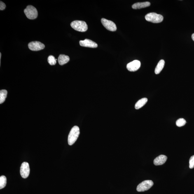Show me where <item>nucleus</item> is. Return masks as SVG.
<instances>
[{
    "label": "nucleus",
    "mask_w": 194,
    "mask_h": 194,
    "mask_svg": "<svg viewBox=\"0 0 194 194\" xmlns=\"http://www.w3.org/2000/svg\"><path fill=\"white\" fill-rule=\"evenodd\" d=\"M80 134V128L77 126H75L72 128L68 137V144L69 145H72L75 144Z\"/></svg>",
    "instance_id": "nucleus-1"
},
{
    "label": "nucleus",
    "mask_w": 194,
    "mask_h": 194,
    "mask_svg": "<svg viewBox=\"0 0 194 194\" xmlns=\"http://www.w3.org/2000/svg\"><path fill=\"white\" fill-rule=\"evenodd\" d=\"M71 26L75 30L80 32H84L88 29V26L85 21H75L72 22Z\"/></svg>",
    "instance_id": "nucleus-2"
},
{
    "label": "nucleus",
    "mask_w": 194,
    "mask_h": 194,
    "mask_svg": "<svg viewBox=\"0 0 194 194\" xmlns=\"http://www.w3.org/2000/svg\"><path fill=\"white\" fill-rule=\"evenodd\" d=\"M146 20L148 22L153 23H159L163 20L164 18L162 15L158 14L156 13H150L145 16Z\"/></svg>",
    "instance_id": "nucleus-3"
},
{
    "label": "nucleus",
    "mask_w": 194,
    "mask_h": 194,
    "mask_svg": "<svg viewBox=\"0 0 194 194\" xmlns=\"http://www.w3.org/2000/svg\"><path fill=\"white\" fill-rule=\"evenodd\" d=\"M27 18L30 20H34L38 16V12L36 9L34 7L31 5L27 6L24 10Z\"/></svg>",
    "instance_id": "nucleus-4"
},
{
    "label": "nucleus",
    "mask_w": 194,
    "mask_h": 194,
    "mask_svg": "<svg viewBox=\"0 0 194 194\" xmlns=\"http://www.w3.org/2000/svg\"><path fill=\"white\" fill-rule=\"evenodd\" d=\"M153 183L151 180H146L140 183L137 187L138 192H144L149 190L153 186Z\"/></svg>",
    "instance_id": "nucleus-5"
},
{
    "label": "nucleus",
    "mask_w": 194,
    "mask_h": 194,
    "mask_svg": "<svg viewBox=\"0 0 194 194\" xmlns=\"http://www.w3.org/2000/svg\"><path fill=\"white\" fill-rule=\"evenodd\" d=\"M20 173L21 176L23 178L25 179L28 177L30 173V169L28 162H23L20 167Z\"/></svg>",
    "instance_id": "nucleus-6"
},
{
    "label": "nucleus",
    "mask_w": 194,
    "mask_h": 194,
    "mask_svg": "<svg viewBox=\"0 0 194 194\" xmlns=\"http://www.w3.org/2000/svg\"><path fill=\"white\" fill-rule=\"evenodd\" d=\"M101 22L104 27L108 30L111 31H116L117 28L116 24L112 21L103 18L101 19Z\"/></svg>",
    "instance_id": "nucleus-7"
},
{
    "label": "nucleus",
    "mask_w": 194,
    "mask_h": 194,
    "mask_svg": "<svg viewBox=\"0 0 194 194\" xmlns=\"http://www.w3.org/2000/svg\"><path fill=\"white\" fill-rule=\"evenodd\" d=\"M29 48L31 50L34 51H38L43 49L45 46L43 43L41 42L35 41L30 43L28 44Z\"/></svg>",
    "instance_id": "nucleus-8"
},
{
    "label": "nucleus",
    "mask_w": 194,
    "mask_h": 194,
    "mask_svg": "<svg viewBox=\"0 0 194 194\" xmlns=\"http://www.w3.org/2000/svg\"><path fill=\"white\" fill-rule=\"evenodd\" d=\"M141 67V62L138 60H134L128 64L127 68L130 72H135L138 70Z\"/></svg>",
    "instance_id": "nucleus-9"
},
{
    "label": "nucleus",
    "mask_w": 194,
    "mask_h": 194,
    "mask_svg": "<svg viewBox=\"0 0 194 194\" xmlns=\"http://www.w3.org/2000/svg\"><path fill=\"white\" fill-rule=\"evenodd\" d=\"M80 44L82 46L91 48H96L98 46L97 43L91 40L86 39L84 41H80Z\"/></svg>",
    "instance_id": "nucleus-10"
},
{
    "label": "nucleus",
    "mask_w": 194,
    "mask_h": 194,
    "mask_svg": "<svg viewBox=\"0 0 194 194\" xmlns=\"http://www.w3.org/2000/svg\"><path fill=\"white\" fill-rule=\"evenodd\" d=\"M167 157L164 155H160L154 160L153 163L155 165H163L167 161Z\"/></svg>",
    "instance_id": "nucleus-11"
},
{
    "label": "nucleus",
    "mask_w": 194,
    "mask_h": 194,
    "mask_svg": "<svg viewBox=\"0 0 194 194\" xmlns=\"http://www.w3.org/2000/svg\"><path fill=\"white\" fill-rule=\"evenodd\" d=\"M151 5V3L148 1L144 2H139L135 3L132 6V8L134 9H139L142 8L149 7Z\"/></svg>",
    "instance_id": "nucleus-12"
},
{
    "label": "nucleus",
    "mask_w": 194,
    "mask_h": 194,
    "mask_svg": "<svg viewBox=\"0 0 194 194\" xmlns=\"http://www.w3.org/2000/svg\"><path fill=\"white\" fill-rule=\"evenodd\" d=\"M70 60L69 57L67 55H60L58 58L59 64L61 66L67 63Z\"/></svg>",
    "instance_id": "nucleus-13"
},
{
    "label": "nucleus",
    "mask_w": 194,
    "mask_h": 194,
    "mask_svg": "<svg viewBox=\"0 0 194 194\" xmlns=\"http://www.w3.org/2000/svg\"><path fill=\"white\" fill-rule=\"evenodd\" d=\"M165 61L163 60V59L161 60L159 62L155 69V74L156 75L159 74L162 69H163L164 65H165Z\"/></svg>",
    "instance_id": "nucleus-14"
},
{
    "label": "nucleus",
    "mask_w": 194,
    "mask_h": 194,
    "mask_svg": "<svg viewBox=\"0 0 194 194\" xmlns=\"http://www.w3.org/2000/svg\"><path fill=\"white\" fill-rule=\"evenodd\" d=\"M148 99L146 98H144L142 99L139 100L136 103L135 105V108L136 109H139L140 108L142 107L145 105L147 103Z\"/></svg>",
    "instance_id": "nucleus-15"
},
{
    "label": "nucleus",
    "mask_w": 194,
    "mask_h": 194,
    "mask_svg": "<svg viewBox=\"0 0 194 194\" xmlns=\"http://www.w3.org/2000/svg\"><path fill=\"white\" fill-rule=\"evenodd\" d=\"M7 95V91L5 90H1L0 91V104H2L6 100Z\"/></svg>",
    "instance_id": "nucleus-16"
},
{
    "label": "nucleus",
    "mask_w": 194,
    "mask_h": 194,
    "mask_svg": "<svg viewBox=\"0 0 194 194\" xmlns=\"http://www.w3.org/2000/svg\"><path fill=\"white\" fill-rule=\"evenodd\" d=\"M7 184V178L6 176H2L0 177V189L4 188Z\"/></svg>",
    "instance_id": "nucleus-17"
},
{
    "label": "nucleus",
    "mask_w": 194,
    "mask_h": 194,
    "mask_svg": "<svg viewBox=\"0 0 194 194\" xmlns=\"http://www.w3.org/2000/svg\"><path fill=\"white\" fill-rule=\"evenodd\" d=\"M57 60V59L53 55L49 56L48 58L49 63L52 66L55 65L56 64Z\"/></svg>",
    "instance_id": "nucleus-18"
},
{
    "label": "nucleus",
    "mask_w": 194,
    "mask_h": 194,
    "mask_svg": "<svg viewBox=\"0 0 194 194\" xmlns=\"http://www.w3.org/2000/svg\"><path fill=\"white\" fill-rule=\"evenodd\" d=\"M186 123V120L183 118H180L176 121V125L178 127H181L185 125Z\"/></svg>",
    "instance_id": "nucleus-19"
},
{
    "label": "nucleus",
    "mask_w": 194,
    "mask_h": 194,
    "mask_svg": "<svg viewBox=\"0 0 194 194\" xmlns=\"http://www.w3.org/2000/svg\"><path fill=\"white\" fill-rule=\"evenodd\" d=\"M189 167L190 169H193L194 167V155L190 157V159Z\"/></svg>",
    "instance_id": "nucleus-20"
},
{
    "label": "nucleus",
    "mask_w": 194,
    "mask_h": 194,
    "mask_svg": "<svg viewBox=\"0 0 194 194\" xmlns=\"http://www.w3.org/2000/svg\"><path fill=\"white\" fill-rule=\"evenodd\" d=\"M6 7V5L5 3L2 2V1H1L0 2V10H4Z\"/></svg>",
    "instance_id": "nucleus-21"
},
{
    "label": "nucleus",
    "mask_w": 194,
    "mask_h": 194,
    "mask_svg": "<svg viewBox=\"0 0 194 194\" xmlns=\"http://www.w3.org/2000/svg\"><path fill=\"white\" fill-rule=\"evenodd\" d=\"M192 40H193V41H194V33L192 35Z\"/></svg>",
    "instance_id": "nucleus-22"
}]
</instances>
